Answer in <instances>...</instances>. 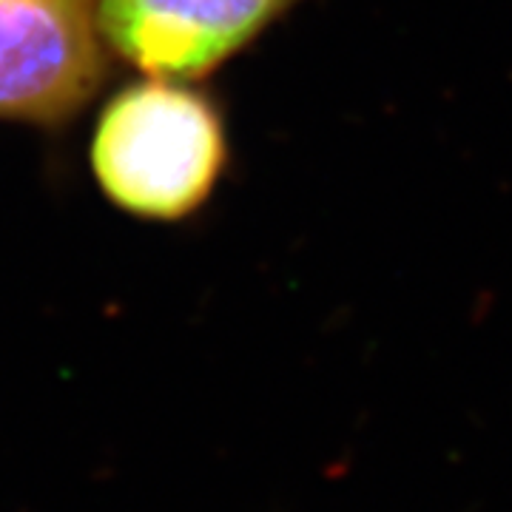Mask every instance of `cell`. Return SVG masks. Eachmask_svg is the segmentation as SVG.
Wrapping results in <instances>:
<instances>
[{"instance_id":"cell-1","label":"cell","mask_w":512,"mask_h":512,"mask_svg":"<svg viewBox=\"0 0 512 512\" xmlns=\"http://www.w3.org/2000/svg\"><path fill=\"white\" fill-rule=\"evenodd\" d=\"M89 163L103 197L120 211L185 220L208 202L228 165L220 106L185 80L128 83L94 123Z\"/></svg>"},{"instance_id":"cell-3","label":"cell","mask_w":512,"mask_h":512,"mask_svg":"<svg viewBox=\"0 0 512 512\" xmlns=\"http://www.w3.org/2000/svg\"><path fill=\"white\" fill-rule=\"evenodd\" d=\"M305 0H97L111 55L146 77L194 83Z\"/></svg>"},{"instance_id":"cell-2","label":"cell","mask_w":512,"mask_h":512,"mask_svg":"<svg viewBox=\"0 0 512 512\" xmlns=\"http://www.w3.org/2000/svg\"><path fill=\"white\" fill-rule=\"evenodd\" d=\"M97 0H0V120L60 128L106 77Z\"/></svg>"}]
</instances>
